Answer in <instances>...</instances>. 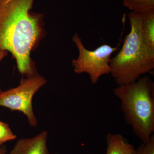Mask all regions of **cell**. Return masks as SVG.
<instances>
[{
  "label": "cell",
  "mask_w": 154,
  "mask_h": 154,
  "mask_svg": "<svg viewBox=\"0 0 154 154\" xmlns=\"http://www.w3.org/2000/svg\"><path fill=\"white\" fill-rule=\"evenodd\" d=\"M35 0H0V49L10 52L19 72L38 75L31 53L45 36L44 14L32 11Z\"/></svg>",
  "instance_id": "cell-1"
},
{
  "label": "cell",
  "mask_w": 154,
  "mask_h": 154,
  "mask_svg": "<svg viewBox=\"0 0 154 154\" xmlns=\"http://www.w3.org/2000/svg\"><path fill=\"white\" fill-rule=\"evenodd\" d=\"M128 18L130 32L110 62V74L118 86L135 82L154 68V51L148 47L142 34L141 14L130 12Z\"/></svg>",
  "instance_id": "cell-2"
},
{
  "label": "cell",
  "mask_w": 154,
  "mask_h": 154,
  "mask_svg": "<svg viewBox=\"0 0 154 154\" xmlns=\"http://www.w3.org/2000/svg\"><path fill=\"white\" fill-rule=\"evenodd\" d=\"M113 93L120 101L126 124L142 143L148 141L154 132V83L148 76L118 86Z\"/></svg>",
  "instance_id": "cell-3"
},
{
  "label": "cell",
  "mask_w": 154,
  "mask_h": 154,
  "mask_svg": "<svg viewBox=\"0 0 154 154\" xmlns=\"http://www.w3.org/2000/svg\"><path fill=\"white\" fill-rule=\"evenodd\" d=\"M72 41L79 51L78 58L72 60L76 74H88L94 85L98 83L102 76L110 74L111 56L118 50V48L104 44L94 50H89L85 47L82 38L77 33L72 37Z\"/></svg>",
  "instance_id": "cell-4"
},
{
  "label": "cell",
  "mask_w": 154,
  "mask_h": 154,
  "mask_svg": "<svg viewBox=\"0 0 154 154\" xmlns=\"http://www.w3.org/2000/svg\"><path fill=\"white\" fill-rule=\"evenodd\" d=\"M46 82V79L38 74L23 79L19 86L0 93V106L22 112L30 126L36 127L38 122L33 112L32 101L34 95Z\"/></svg>",
  "instance_id": "cell-5"
},
{
  "label": "cell",
  "mask_w": 154,
  "mask_h": 154,
  "mask_svg": "<svg viewBox=\"0 0 154 154\" xmlns=\"http://www.w3.org/2000/svg\"><path fill=\"white\" fill-rule=\"evenodd\" d=\"M47 138V131H43L33 137L20 139L10 154H49Z\"/></svg>",
  "instance_id": "cell-6"
},
{
  "label": "cell",
  "mask_w": 154,
  "mask_h": 154,
  "mask_svg": "<svg viewBox=\"0 0 154 154\" xmlns=\"http://www.w3.org/2000/svg\"><path fill=\"white\" fill-rule=\"evenodd\" d=\"M106 154H135V149L119 134L108 133Z\"/></svg>",
  "instance_id": "cell-7"
},
{
  "label": "cell",
  "mask_w": 154,
  "mask_h": 154,
  "mask_svg": "<svg viewBox=\"0 0 154 154\" xmlns=\"http://www.w3.org/2000/svg\"><path fill=\"white\" fill-rule=\"evenodd\" d=\"M141 27L144 41L154 51V10L141 14Z\"/></svg>",
  "instance_id": "cell-8"
},
{
  "label": "cell",
  "mask_w": 154,
  "mask_h": 154,
  "mask_svg": "<svg viewBox=\"0 0 154 154\" xmlns=\"http://www.w3.org/2000/svg\"><path fill=\"white\" fill-rule=\"evenodd\" d=\"M125 7L135 13H145L154 10V0H123Z\"/></svg>",
  "instance_id": "cell-9"
},
{
  "label": "cell",
  "mask_w": 154,
  "mask_h": 154,
  "mask_svg": "<svg viewBox=\"0 0 154 154\" xmlns=\"http://www.w3.org/2000/svg\"><path fill=\"white\" fill-rule=\"evenodd\" d=\"M16 138L17 136L12 131L9 124L0 120V146Z\"/></svg>",
  "instance_id": "cell-10"
},
{
  "label": "cell",
  "mask_w": 154,
  "mask_h": 154,
  "mask_svg": "<svg viewBox=\"0 0 154 154\" xmlns=\"http://www.w3.org/2000/svg\"><path fill=\"white\" fill-rule=\"evenodd\" d=\"M135 154H154V135H152L148 141L142 143L135 149Z\"/></svg>",
  "instance_id": "cell-11"
},
{
  "label": "cell",
  "mask_w": 154,
  "mask_h": 154,
  "mask_svg": "<svg viewBox=\"0 0 154 154\" xmlns=\"http://www.w3.org/2000/svg\"><path fill=\"white\" fill-rule=\"evenodd\" d=\"M8 52L7 51H6L0 49V62H1V61L4 58L6 57L8 55ZM2 91L1 88H0V93H1Z\"/></svg>",
  "instance_id": "cell-12"
},
{
  "label": "cell",
  "mask_w": 154,
  "mask_h": 154,
  "mask_svg": "<svg viewBox=\"0 0 154 154\" xmlns=\"http://www.w3.org/2000/svg\"><path fill=\"white\" fill-rule=\"evenodd\" d=\"M8 150L5 145L0 146V154H7Z\"/></svg>",
  "instance_id": "cell-13"
},
{
  "label": "cell",
  "mask_w": 154,
  "mask_h": 154,
  "mask_svg": "<svg viewBox=\"0 0 154 154\" xmlns=\"http://www.w3.org/2000/svg\"></svg>",
  "instance_id": "cell-14"
}]
</instances>
